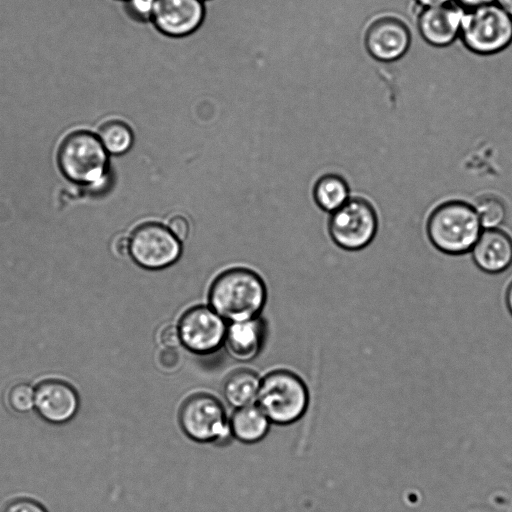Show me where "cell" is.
I'll use <instances>...</instances> for the list:
<instances>
[{"label":"cell","mask_w":512,"mask_h":512,"mask_svg":"<svg viewBox=\"0 0 512 512\" xmlns=\"http://www.w3.org/2000/svg\"><path fill=\"white\" fill-rule=\"evenodd\" d=\"M267 299L264 280L255 271L235 267L221 272L211 283L209 306L226 322L259 317Z\"/></svg>","instance_id":"1"},{"label":"cell","mask_w":512,"mask_h":512,"mask_svg":"<svg viewBox=\"0 0 512 512\" xmlns=\"http://www.w3.org/2000/svg\"><path fill=\"white\" fill-rule=\"evenodd\" d=\"M426 230L438 250L459 255L472 250L482 225L474 206L463 201H448L432 211Z\"/></svg>","instance_id":"2"},{"label":"cell","mask_w":512,"mask_h":512,"mask_svg":"<svg viewBox=\"0 0 512 512\" xmlns=\"http://www.w3.org/2000/svg\"><path fill=\"white\" fill-rule=\"evenodd\" d=\"M459 39L477 55L502 52L512 44V17L495 2L464 10Z\"/></svg>","instance_id":"3"},{"label":"cell","mask_w":512,"mask_h":512,"mask_svg":"<svg viewBox=\"0 0 512 512\" xmlns=\"http://www.w3.org/2000/svg\"><path fill=\"white\" fill-rule=\"evenodd\" d=\"M256 404L271 423L289 425L305 414L309 393L298 375L287 370H276L261 380Z\"/></svg>","instance_id":"4"},{"label":"cell","mask_w":512,"mask_h":512,"mask_svg":"<svg viewBox=\"0 0 512 512\" xmlns=\"http://www.w3.org/2000/svg\"><path fill=\"white\" fill-rule=\"evenodd\" d=\"M58 163L63 174L83 185L102 187L108 180V152L98 136L77 131L62 142Z\"/></svg>","instance_id":"5"},{"label":"cell","mask_w":512,"mask_h":512,"mask_svg":"<svg viewBox=\"0 0 512 512\" xmlns=\"http://www.w3.org/2000/svg\"><path fill=\"white\" fill-rule=\"evenodd\" d=\"M179 425L184 434L198 443H224L231 435L222 404L212 395L195 394L182 404Z\"/></svg>","instance_id":"6"},{"label":"cell","mask_w":512,"mask_h":512,"mask_svg":"<svg viewBox=\"0 0 512 512\" xmlns=\"http://www.w3.org/2000/svg\"><path fill=\"white\" fill-rule=\"evenodd\" d=\"M378 218L372 204L356 197L331 213L328 230L340 248L357 251L368 246L376 236Z\"/></svg>","instance_id":"7"},{"label":"cell","mask_w":512,"mask_h":512,"mask_svg":"<svg viewBox=\"0 0 512 512\" xmlns=\"http://www.w3.org/2000/svg\"><path fill=\"white\" fill-rule=\"evenodd\" d=\"M182 242L158 222L137 226L129 236V255L148 270H159L174 264L181 256Z\"/></svg>","instance_id":"8"},{"label":"cell","mask_w":512,"mask_h":512,"mask_svg":"<svg viewBox=\"0 0 512 512\" xmlns=\"http://www.w3.org/2000/svg\"><path fill=\"white\" fill-rule=\"evenodd\" d=\"M228 324L210 306H194L180 317V344L196 355H210L225 343Z\"/></svg>","instance_id":"9"},{"label":"cell","mask_w":512,"mask_h":512,"mask_svg":"<svg viewBox=\"0 0 512 512\" xmlns=\"http://www.w3.org/2000/svg\"><path fill=\"white\" fill-rule=\"evenodd\" d=\"M412 41L408 24L399 16L383 13L374 17L366 26L363 43L375 60L389 63L406 55Z\"/></svg>","instance_id":"10"},{"label":"cell","mask_w":512,"mask_h":512,"mask_svg":"<svg viewBox=\"0 0 512 512\" xmlns=\"http://www.w3.org/2000/svg\"><path fill=\"white\" fill-rule=\"evenodd\" d=\"M82 406L76 387L60 377H47L35 385V413L53 426L70 423Z\"/></svg>","instance_id":"11"},{"label":"cell","mask_w":512,"mask_h":512,"mask_svg":"<svg viewBox=\"0 0 512 512\" xmlns=\"http://www.w3.org/2000/svg\"><path fill=\"white\" fill-rule=\"evenodd\" d=\"M205 14L202 0H156L151 22L167 36L185 37L200 28Z\"/></svg>","instance_id":"12"},{"label":"cell","mask_w":512,"mask_h":512,"mask_svg":"<svg viewBox=\"0 0 512 512\" xmlns=\"http://www.w3.org/2000/svg\"><path fill=\"white\" fill-rule=\"evenodd\" d=\"M464 9L454 2L421 8L416 18L420 37L429 45L443 48L459 39Z\"/></svg>","instance_id":"13"},{"label":"cell","mask_w":512,"mask_h":512,"mask_svg":"<svg viewBox=\"0 0 512 512\" xmlns=\"http://www.w3.org/2000/svg\"><path fill=\"white\" fill-rule=\"evenodd\" d=\"M471 251L476 266L486 273H501L512 264V239L499 228L483 230Z\"/></svg>","instance_id":"14"},{"label":"cell","mask_w":512,"mask_h":512,"mask_svg":"<svg viewBox=\"0 0 512 512\" xmlns=\"http://www.w3.org/2000/svg\"><path fill=\"white\" fill-rule=\"evenodd\" d=\"M265 339V325L259 318L228 323L224 345L231 357L238 361L254 359Z\"/></svg>","instance_id":"15"},{"label":"cell","mask_w":512,"mask_h":512,"mask_svg":"<svg viewBox=\"0 0 512 512\" xmlns=\"http://www.w3.org/2000/svg\"><path fill=\"white\" fill-rule=\"evenodd\" d=\"M270 424L257 404L235 409L229 420L231 435L244 444H254L264 439Z\"/></svg>","instance_id":"16"},{"label":"cell","mask_w":512,"mask_h":512,"mask_svg":"<svg viewBox=\"0 0 512 512\" xmlns=\"http://www.w3.org/2000/svg\"><path fill=\"white\" fill-rule=\"evenodd\" d=\"M261 379L251 370L231 373L223 385L226 402L235 409L253 405L257 401Z\"/></svg>","instance_id":"17"},{"label":"cell","mask_w":512,"mask_h":512,"mask_svg":"<svg viewBox=\"0 0 512 512\" xmlns=\"http://www.w3.org/2000/svg\"><path fill=\"white\" fill-rule=\"evenodd\" d=\"M313 197L322 210L333 213L349 198V186L340 175L329 173L321 176L313 188Z\"/></svg>","instance_id":"18"},{"label":"cell","mask_w":512,"mask_h":512,"mask_svg":"<svg viewBox=\"0 0 512 512\" xmlns=\"http://www.w3.org/2000/svg\"><path fill=\"white\" fill-rule=\"evenodd\" d=\"M98 138L108 153L121 155L131 148L134 134L127 122L121 119H112L101 125Z\"/></svg>","instance_id":"19"},{"label":"cell","mask_w":512,"mask_h":512,"mask_svg":"<svg viewBox=\"0 0 512 512\" xmlns=\"http://www.w3.org/2000/svg\"><path fill=\"white\" fill-rule=\"evenodd\" d=\"M4 401L10 412L29 415L35 410V386L26 381L14 383L6 390Z\"/></svg>","instance_id":"20"},{"label":"cell","mask_w":512,"mask_h":512,"mask_svg":"<svg viewBox=\"0 0 512 512\" xmlns=\"http://www.w3.org/2000/svg\"><path fill=\"white\" fill-rule=\"evenodd\" d=\"M482 228L496 229L506 219L507 208L505 203L495 195L480 197L474 206Z\"/></svg>","instance_id":"21"},{"label":"cell","mask_w":512,"mask_h":512,"mask_svg":"<svg viewBox=\"0 0 512 512\" xmlns=\"http://www.w3.org/2000/svg\"><path fill=\"white\" fill-rule=\"evenodd\" d=\"M2 512H48L46 507L37 499L20 496L8 501Z\"/></svg>","instance_id":"22"},{"label":"cell","mask_w":512,"mask_h":512,"mask_svg":"<svg viewBox=\"0 0 512 512\" xmlns=\"http://www.w3.org/2000/svg\"><path fill=\"white\" fill-rule=\"evenodd\" d=\"M156 0H126L128 13L136 20L149 22L154 10Z\"/></svg>","instance_id":"23"},{"label":"cell","mask_w":512,"mask_h":512,"mask_svg":"<svg viewBox=\"0 0 512 512\" xmlns=\"http://www.w3.org/2000/svg\"><path fill=\"white\" fill-rule=\"evenodd\" d=\"M157 362L160 368L166 372H173L178 369L181 364V355L176 347H161Z\"/></svg>","instance_id":"24"},{"label":"cell","mask_w":512,"mask_h":512,"mask_svg":"<svg viewBox=\"0 0 512 512\" xmlns=\"http://www.w3.org/2000/svg\"><path fill=\"white\" fill-rule=\"evenodd\" d=\"M170 232L181 242L188 238L190 232V224L188 219L181 215L175 214L168 219L166 224Z\"/></svg>","instance_id":"25"},{"label":"cell","mask_w":512,"mask_h":512,"mask_svg":"<svg viewBox=\"0 0 512 512\" xmlns=\"http://www.w3.org/2000/svg\"><path fill=\"white\" fill-rule=\"evenodd\" d=\"M161 347H178L180 344L177 326L168 325L162 329L159 335Z\"/></svg>","instance_id":"26"},{"label":"cell","mask_w":512,"mask_h":512,"mask_svg":"<svg viewBox=\"0 0 512 512\" xmlns=\"http://www.w3.org/2000/svg\"><path fill=\"white\" fill-rule=\"evenodd\" d=\"M453 2L462 9L468 10L494 2V0H453Z\"/></svg>","instance_id":"27"},{"label":"cell","mask_w":512,"mask_h":512,"mask_svg":"<svg viewBox=\"0 0 512 512\" xmlns=\"http://www.w3.org/2000/svg\"><path fill=\"white\" fill-rule=\"evenodd\" d=\"M420 8L440 6L453 2V0H413Z\"/></svg>","instance_id":"28"},{"label":"cell","mask_w":512,"mask_h":512,"mask_svg":"<svg viewBox=\"0 0 512 512\" xmlns=\"http://www.w3.org/2000/svg\"><path fill=\"white\" fill-rule=\"evenodd\" d=\"M116 251L120 255L129 254V237H119L116 241Z\"/></svg>","instance_id":"29"},{"label":"cell","mask_w":512,"mask_h":512,"mask_svg":"<svg viewBox=\"0 0 512 512\" xmlns=\"http://www.w3.org/2000/svg\"><path fill=\"white\" fill-rule=\"evenodd\" d=\"M494 2L512 17V0H494Z\"/></svg>","instance_id":"30"},{"label":"cell","mask_w":512,"mask_h":512,"mask_svg":"<svg viewBox=\"0 0 512 512\" xmlns=\"http://www.w3.org/2000/svg\"><path fill=\"white\" fill-rule=\"evenodd\" d=\"M505 300H506L507 308H508L510 314L512 315V282L509 284V286L507 288Z\"/></svg>","instance_id":"31"},{"label":"cell","mask_w":512,"mask_h":512,"mask_svg":"<svg viewBox=\"0 0 512 512\" xmlns=\"http://www.w3.org/2000/svg\"><path fill=\"white\" fill-rule=\"evenodd\" d=\"M202 1L207 2V1H209V0H202Z\"/></svg>","instance_id":"32"},{"label":"cell","mask_w":512,"mask_h":512,"mask_svg":"<svg viewBox=\"0 0 512 512\" xmlns=\"http://www.w3.org/2000/svg\"><path fill=\"white\" fill-rule=\"evenodd\" d=\"M118 1H126V0H118Z\"/></svg>","instance_id":"33"}]
</instances>
